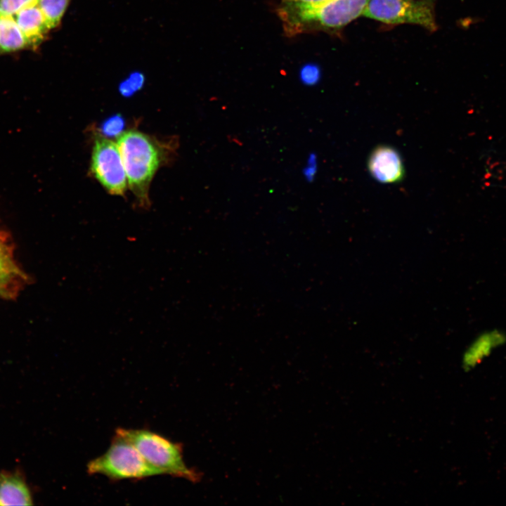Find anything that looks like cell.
Returning <instances> with one entry per match:
<instances>
[{
  "mask_svg": "<svg viewBox=\"0 0 506 506\" xmlns=\"http://www.w3.org/2000/svg\"><path fill=\"white\" fill-rule=\"evenodd\" d=\"M370 0H326L319 3L281 1L276 13L287 36L342 28L362 13Z\"/></svg>",
  "mask_w": 506,
  "mask_h": 506,
  "instance_id": "cell-1",
  "label": "cell"
},
{
  "mask_svg": "<svg viewBox=\"0 0 506 506\" xmlns=\"http://www.w3.org/2000/svg\"><path fill=\"white\" fill-rule=\"evenodd\" d=\"M117 146L131 191L143 205L149 203V186L165 151L152 137L136 130L122 133Z\"/></svg>",
  "mask_w": 506,
  "mask_h": 506,
  "instance_id": "cell-2",
  "label": "cell"
},
{
  "mask_svg": "<svg viewBox=\"0 0 506 506\" xmlns=\"http://www.w3.org/2000/svg\"><path fill=\"white\" fill-rule=\"evenodd\" d=\"M115 434L131 442L145 460L162 474L183 478L193 483L200 481L201 473L185 463L181 443L145 429L119 427Z\"/></svg>",
  "mask_w": 506,
  "mask_h": 506,
  "instance_id": "cell-3",
  "label": "cell"
},
{
  "mask_svg": "<svg viewBox=\"0 0 506 506\" xmlns=\"http://www.w3.org/2000/svg\"><path fill=\"white\" fill-rule=\"evenodd\" d=\"M86 469L91 475L102 474L112 481L140 480L162 474L131 442L117 434L105 453L89 462Z\"/></svg>",
  "mask_w": 506,
  "mask_h": 506,
  "instance_id": "cell-4",
  "label": "cell"
},
{
  "mask_svg": "<svg viewBox=\"0 0 506 506\" xmlns=\"http://www.w3.org/2000/svg\"><path fill=\"white\" fill-rule=\"evenodd\" d=\"M362 16L385 24H413L437 29L432 4L427 0H370Z\"/></svg>",
  "mask_w": 506,
  "mask_h": 506,
  "instance_id": "cell-5",
  "label": "cell"
},
{
  "mask_svg": "<svg viewBox=\"0 0 506 506\" xmlns=\"http://www.w3.org/2000/svg\"><path fill=\"white\" fill-rule=\"evenodd\" d=\"M91 171L107 191L112 195H124L127 179L119 148L103 135L95 136Z\"/></svg>",
  "mask_w": 506,
  "mask_h": 506,
  "instance_id": "cell-6",
  "label": "cell"
},
{
  "mask_svg": "<svg viewBox=\"0 0 506 506\" xmlns=\"http://www.w3.org/2000/svg\"><path fill=\"white\" fill-rule=\"evenodd\" d=\"M368 168L372 176L384 183H395L401 180L404 169L401 156L392 147L380 145L370 153Z\"/></svg>",
  "mask_w": 506,
  "mask_h": 506,
  "instance_id": "cell-7",
  "label": "cell"
},
{
  "mask_svg": "<svg viewBox=\"0 0 506 506\" xmlns=\"http://www.w3.org/2000/svg\"><path fill=\"white\" fill-rule=\"evenodd\" d=\"M13 17L29 47L34 48L39 45L51 30L37 4L22 9Z\"/></svg>",
  "mask_w": 506,
  "mask_h": 506,
  "instance_id": "cell-8",
  "label": "cell"
},
{
  "mask_svg": "<svg viewBox=\"0 0 506 506\" xmlns=\"http://www.w3.org/2000/svg\"><path fill=\"white\" fill-rule=\"evenodd\" d=\"M32 498L24 479L16 474L0 472V505H30Z\"/></svg>",
  "mask_w": 506,
  "mask_h": 506,
  "instance_id": "cell-9",
  "label": "cell"
},
{
  "mask_svg": "<svg viewBox=\"0 0 506 506\" xmlns=\"http://www.w3.org/2000/svg\"><path fill=\"white\" fill-rule=\"evenodd\" d=\"M29 44L13 15L0 13V51H16Z\"/></svg>",
  "mask_w": 506,
  "mask_h": 506,
  "instance_id": "cell-10",
  "label": "cell"
},
{
  "mask_svg": "<svg viewBox=\"0 0 506 506\" xmlns=\"http://www.w3.org/2000/svg\"><path fill=\"white\" fill-rule=\"evenodd\" d=\"M19 278H22L21 272L14 264L11 254L0 240V296L11 297L13 293L11 286L15 283Z\"/></svg>",
  "mask_w": 506,
  "mask_h": 506,
  "instance_id": "cell-11",
  "label": "cell"
},
{
  "mask_svg": "<svg viewBox=\"0 0 506 506\" xmlns=\"http://www.w3.org/2000/svg\"><path fill=\"white\" fill-rule=\"evenodd\" d=\"M502 335L499 332H490L479 337L469 348L464 358L465 365L472 366L483 357L488 355L490 351L501 342Z\"/></svg>",
  "mask_w": 506,
  "mask_h": 506,
  "instance_id": "cell-12",
  "label": "cell"
},
{
  "mask_svg": "<svg viewBox=\"0 0 506 506\" xmlns=\"http://www.w3.org/2000/svg\"><path fill=\"white\" fill-rule=\"evenodd\" d=\"M71 0H38L37 5L43 13L50 29L56 27Z\"/></svg>",
  "mask_w": 506,
  "mask_h": 506,
  "instance_id": "cell-13",
  "label": "cell"
},
{
  "mask_svg": "<svg viewBox=\"0 0 506 506\" xmlns=\"http://www.w3.org/2000/svg\"><path fill=\"white\" fill-rule=\"evenodd\" d=\"M124 121L120 115L112 116L103 123L101 134L105 137L119 136L122 134Z\"/></svg>",
  "mask_w": 506,
  "mask_h": 506,
  "instance_id": "cell-14",
  "label": "cell"
},
{
  "mask_svg": "<svg viewBox=\"0 0 506 506\" xmlns=\"http://www.w3.org/2000/svg\"><path fill=\"white\" fill-rule=\"evenodd\" d=\"M38 0H0V13L14 15L22 9L37 4Z\"/></svg>",
  "mask_w": 506,
  "mask_h": 506,
  "instance_id": "cell-15",
  "label": "cell"
},
{
  "mask_svg": "<svg viewBox=\"0 0 506 506\" xmlns=\"http://www.w3.org/2000/svg\"><path fill=\"white\" fill-rule=\"evenodd\" d=\"M143 82L144 77L143 74L139 72H134L120 84L119 91L124 96H131L141 89Z\"/></svg>",
  "mask_w": 506,
  "mask_h": 506,
  "instance_id": "cell-16",
  "label": "cell"
},
{
  "mask_svg": "<svg viewBox=\"0 0 506 506\" xmlns=\"http://www.w3.org/2000/svg\"><path fill=\"white\" fill-rule=\"evenodd\" d=\"M300 79L304 84L314 85L320 79V72L315 65H307L300 71Z\"/></svg>",
  "mask_w": 506,
  "mask_h": 506,
  "instance_id": "cell-17",
  "label": "cell"
},
{
  "mask_svg": "<svg viewBox=\"0 0 506 506\" xmlns=\"http://www.w3.org/2000/svg\"><path fill=\"white\" fill-rule=\"evenodd\" d=\"M316 173V156L313 153H311L308 158L307 166L303 169V174L305 179L311 182L313 180Z\"/></svg>",
  "mask_w": 506,
  "mask_h": 506,
  "instance_id": "cell-18",
  "label": "cell"
},
{
  "mask_svg": "<svg viewBox=\"0 0 506 506\" xmlns=\"http://www.w3.org/2000/svg\"><path fill=\"white\" fill-rule=\"evenodd\" d=\"M282 1H296V2H303V3H319L322 2L326 0H281Z\"/></svg>",
  "mask_w": 506,
  "mask_h": 506,
  "instance_id": "cell-19",
  "label": "cell"
},
{
  "mask_svg": "<svg viewBox=\"0 0 506 506\" xmlns=\"http://www.w3.org/2000/svg\"><path fill=\"white\" fill-rule=\"evenodd\" d=\"M427 1H430V0H427Z\"/></svg>",
  "mask_w": 506,
  "mask_h": 506,
  "instance_id": "cell-20",
  "label": "cell"
}]
</instances>
